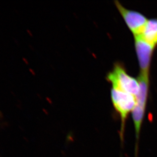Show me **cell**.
<instances>
[{"label": "cell", "mask_w": 157, "mask_h": 157, "mask_svg": "<svg viewBox=\"0 0 157 157\" xmlns=\"http://www.w3.org/2000/svg\"><path fill=\"white\" fill-rule=\"evenodd\" d=\"M111 99L116 111L120 116L121 126L120 138L123 142L126 120L129 114L132 113L136 104V97L134 95L123 92L117 89L112 88Z\"/></svg>", "instance_id": "7a4b0ae2"}, {"label": "cell", "mask_w": 157, "mask_h": 157, "mask_svg": "<svg viewBox=\"0 0 157 157\" xmlns=\"http://www.w3.org/2000/svg\"><path fill=\"white\" fill-rule=\"evenodd\" d=\"M146 105L136 103L133 110L132 111V118L133 120L135 127V134L137 140V143L139 137L141 125L145 114Z\"/></svg>", "instance_id": "8992f818"}, {"label": "cell", "mask_w": 157, "mask_h": 157, "mask_svg": "<svg viewBox=\"0 0 157 157\" xmlns=\"http://www.w3.org/2000/svg\"><path fill=\"white\" fill-rule=\"evenodd\" d=\"M135 48L139 64L140 72H149L153 52L155 47L140 36L134 37Z\"/></svg>", "instance_id": "277c9868"}, {"label": "cell", "mask_w": 157, "mask_h": 157, "mask_svg": "<svg viewBox=\"0 0 157 157\" xmlns=\"http://www.w3.org/2000/svg\"><path fill=\"white\" fill-rule=\"evenodd\" d=\"M114 3L134 36L140 35L148 21L147 18L140 12L127 9L118 1H115Z\"/></svg>", "instance_id": "3957f363"}, {"label": "cell", "mask_w": 157, "mask_h": 157, "mask_svg": "<svg viewBox=\"0 0 157 157\" xmlns=\"http://www.w3.org/2000/svg\"><path fill=\"white\" fill-rule=\"evenodd\" d=\"M107 81L111 83L112 88L122 90L136 96L139 90L138 79L128 74L123 65L116 63L113 68L107 74Z\"/></svg>", "instance_id": "6da1fadb"}, {"label": "cell", "mask_w": 157, "mask_h": 157, "mask_svg": "<svg viewBox=\"0 0 157 157\" xmlns=\"http://www.w3.org/2000/svg\"><path fill=\"white\" fill-rule=\"evenodd\" d=\"M139 36L156 47L157 45V18L148 19L141 34Z\"/></svg>", "instance_id": "5b68a950"}]
</instances>
